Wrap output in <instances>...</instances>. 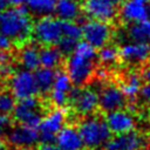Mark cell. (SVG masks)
<instances>
[{
  "label": "cell",
  "mask_w": 150,
  "mask_h": 150,
  "mask_svg": "<svg viewBox=\"0 0 150 150\" xmlns=\"http://www.w3.org/2000/svg\"><path fill=\"white\" fill-rule=\"evenodd\" d=\"M97 62L96 48L87 42H79L68 55L66 73L75 87L87 84L93 77Z\"/></svg>",
  "instance_id": "cell-1"
},
{
  "label": "cell",
  "mask_w": 150,
  "mask_h": 150,
  "mask_svg": "<svg viewBox=\"0 0 150 150\" xmlns=\"http://www.w3.org/2000/svg\"><path fill=\"white\" fill-rule=\"evenodd\" d=\"M30 13L25 6H12L0 15V33L7 36L12 43H26L33 30Z\"/></svg>",
  "instance_id": "cell-2"
},
{
  "label": "cell",
  "mask_w": 150,
  "mask_h": 150,
  "mask_svg": "<svg viewBox=\"0 0 150 150\" xmlns=\"http://www.w3.org/2000/svg\"><path fill=\"white\" fill-rule=\"evenodd\" d=\"M77 130L82 138L83 145L93 149L103 146L112 135L105 121L93 115L84 116V118L80 122Z\"/></svg>",
  "instance_id": "cell-3"
},
{
  "label": "cell",
  "mask_w": 150,
  "mask_h": 150,
  "mask_svg": "<svg viewBox=\"0 0 150 150\" xmlns=\"http://www.w3.org/2000/svg\"><path fill=\"white\" fill-rule=\"evenodd\" d=\"M32 35L42 46H56L63 35L62 20L52 15L40 16L33 23Z\"/></svg>",
  "instance_id": "cell-4"
},
{
  "label": "cell",
  "mask_w": 150,
  "mask_h": 150,
  "mask_svg": "<svg viewBox=\"0 0 150 150\" xmlns=\"http://www.w3.org/2000/svg\"><path fill=\"white\" fill-rule=\"evenodd\" d=\"M12 115L19 124H25L38 129L43 116L41 102L35 96L18 100Z\"/></svg>",
  "instance_id": "cell-5"
},
{
  "label": "cell",
  "mask_w": 150,
  "mask_h": 150,
  "mask_svg": "<svg viewBox=\"0 0 150 150\" xmlns=\"http://www.w3.org/2000/svg\"><path fill=\"white\" fill-rule=\"evenodd\" d=\"M68 103L71 104L76 114L81 116L93 115L98 108V93L90 87L71 88Z\"/></svg>",
  "instance_id": "cell-6"
},
{
  "label": "cell",
  "mask_w": 150,
  "mask_h": 150,
  "mask_svg": "<svg viewBox=\"0 0 150 150\" xmlns=\"http://www.w3.org/2000/svg\"><path fill=\"white\" fill-rule=\"evenodd\" d=\"M81 34L84 42L94 48H101L109 43L112 38V29L108 22L89 19L81 27Z\"/></svg>",
  "instance_id": "cell-7"
},
{
  "label": "cell",
  "mask_w": 150,
  "mask_h": 150,
  "mask_svg": "<svg viewBox=\"0 0 150 150\" xmlns=\"http://www.w3.org/2000/svg\"><path fill=\"white\" fill-rule=\"evenodd\" d=\"M8 79L9 91L15 97V100H22L39 94L33 71L22 68L13 71V74Z\"/></svg>",
  "instance_id": "cell-8"
},
{
  "label": "cell",
  "mask_w": 150,
  "mask_h": 150,
  "mask_svg": "<svg viewBox=\"0 0 150 150\" xmlns=\"http://www.w3.org/2000/svg\"><path fill=\"white\" fill-rule=\"evenodd\" d=\"M67 114L62 108H55L42 116V120L38 127L39 139L42 143L54 142L57 132L66 125Z\"/></svg>",
  "instance_id": "cell-9"
},
{
  "label": "cell",
  "mask_w": 150,
  "mask_h": 150,
  "mask_svg": "<svg viewBox=\"0 0 150 150\" xmlns=\"http://www.w3.org/2000/svg\"><path fill=\"white\" fill-rule=\"evenodd\" d=\"M118 15L125 23H136L150 18V0H122Z\"/></svg>",
  "instance_id": "cell-10"
},
{
  "label": "cell",
  "mask_w": 150,
  "mask_h": 150,
  "mask_svg": "<svg viewBox=\"0 0 150 150\" xmlns=\"http://www.w3.org/2000/svg\"><path fill=\"white\" fill-rule=\"evenodd\" d=\"M118 55L127 64L139 66L150 60V46L144 42L130 40L121 46Z\"/></svg>",
  "instance_id": "cell-11"
},
{
  "label": "cell",
  "mask_w": 150,
  "mask_h": 150,
  "mask_svg": "<svg viewBox=\"0 0 150 150\" xmlns=\"http://www.w3.org/2000/svg\"><path fill=\"white\" fill-rule=\"evenodd\" d=\"M145 145V137L135 130L117 134L114 137H110L104 144L105 150H142Z\"/></svg>",
  "instance_id": "cell-12"
},
{
  "label": "cell",
  "mask_w": 150,
  "mask_h": 150,
  "mask_svg": "<svg viewBox=\"0 0 150 150\" xmlns=\"http://www.w3.org/2000/svg\"><path fill=\"white\" fill-rule=\"evenodd\" d=\"M39 131L25 124H19L7 134V142L13 148H33L39 142Z\"/></svg>",
  "instance_id": "cell-13"
},
{
  "label": "cell",
  "mask_w": 150,
  "mask_h": 150,
  "mask_svg": "<svg viewBox=\"0 0 150 150\" xmlns=\"http://www.w3.org/2000/svg\"><path fill=\"white\" fill-rule=\"evenodd\" d=\"M125 103L127 97L116 84L109 83L104 86L98 94V108L104 112L122 109Z\"/></svg>",
  "instance_id": "cell-14"
},
{
  "label": "cell",
  "mask_w": 150,
  "mask_h": 150,
  "mask_svg": "<svg viewBox=\"0 0 150 150\" xmlns=\"http://www.w3.org/2000/svg\"><path fill=\"white\" fill-rule=\"evenodd\" d=\"M73 88V83L66 71H55L54 82L50 94V102L55 108H63L68 104L69 93Z\"/></svg>",
  "instance_id": "cell-15"
},
{
  "label": "cell",
  "mask_w": 150,
  "mask_h": 150,
  "mask_svg": "<svg viewBox=\"0 0 150 150\" xmlns=\"http://www.w3.org/2000/svg\"><path fill=\"white\" fill-rule=\"evenodd\" d=\"M104 121L111 134L115 135L131 131L135 129L136 125V120L134 115L130 111L124 110L123 108L107 112Z\"/></svg>",
  "instance_id": "cell-16"
},
{
  "label": "cell",
  "mask_w": 150,
  "mask_h": 150,
  "mask_svg": "<svg viewBox=\"0 0 150 150\" xmlns=\"http://www.w3.org/2000/svg\"><path fill=\"white\" fill-rule=\"evenodd\" d=\"M83 9L90 19L110 22L116 18V5L107 0H84Z\"/></svg>",
  "instance_id": "cell-17"
},
{
  "label": "cell",
  "mask_w": 150,
  "mask_h": 150,
  "mask_svg": "<svg viewBox=\"0 0 150 150\" xmlns=\"http://www.w3.org/2000/svg\"><path fill=\"white\" fill-rule=\"evenodd\" d=\"M54 141L59 150H82L84 148L77 128L73 125H64Z\"/></svg>",
  "instance_id": "cell-18"
},
{
  "label": "cell",
  "mask_w": 150,
  "mask_h": 150,
  "mask_svg": "<svg viewBox=\"0 0 150 150\" xmlns=\"http://www.w3.org/2000/svg\"><path fill=\"white\" fill-rule=\"evenodd\" d=\"M82 12L80 0H56L54 13L60 20L75 21Z\"/></svg>",
  "instance_id": "cell-19"
},
{
  "label": "cell",
  "mask_w": 150,
  "mask_h": 150,
  "mask_svg": "<svg viewBox=\"0 0 150 150\" xmlns=\"http://www.w3.org/2000/svg\"><path fill=\"white\" fill-rule=\"evenodd\" d=\"M19 63L23 69L34 71L40 67V49L32 43H23L19 52Z\"/></svg>",
  "instance_id": "cell-20"
},
{
  "label": "cell",
  "mask_w": 150,
  "mask_h": 150,
  "mask_svg": "<svg viewBox=\"0 0 150 150\" xmlns=\"http://www.w3.org/2000/svg\"><path fill=\"white\" fill-rule=\"evenodd\" d=\"M62 56V53L56 46H43V48L40 49V66L55 69L61 64Z\"/></svg>",
  "instance_id": "cell-21"
},
{
  "label": "cell",
  "mask_w": 150,
  "mask_h": 150,
  "mask_svg": "<svg viewBox=\"0 0 150 150\" xmlns=\"http://www.w3.org/2000/svg\"><path fill=\"white\" fill-rule=\"evenodd\" d=\"M127 35L132 41L144 42L150 46V18L141 22L131 23L127 30Z\"/></svg>",
  "instance_id": "cell-22"
},
{
  "label": "cell",
  "mask_w": 150,
  "mask_h": 150,
  "mask_svg": "<svg viewBox=\"0 0 150 150\" xmlns=\"http://www.w3.org/2000/svg\"><path fill=\"white\" fill-rule=\"evenodd\" d=\"M34 79L38 87V91L40 94H48L52 89L54 77H55V70L50 68H36L34 70Z\"/></svg>",
  "instance_id": "cell-23"
},
{
  "label": "cell",
  "mask_w": 150,
  "mask_h": 150,
  "mask_svg": "<svg viewBox=\"0 0 150 150\" xmlns=\"http://www.w3.org/2000/svg\"><path fill=\"white\" fill-rule=\"evenodd\" d=\"M142 82H143V80H142L141 75L136 71H131L127 75L125 80L123 81V83L121 86V90L127 98L134 100L138 96L139 89L142 87Z\"/></svg>",
  "instance_id": "cell-24"
},
{
  "label": "cell",
  "mask_w": 150,
  "mask_h": 150,
  "mask_svg": "<svg viewBox=\"0 0 150 150\" xmlns=\"http://www.w3.org/2000/svg\"><path fill=\"white\" fill-rule=\"evenodd\" d=\"M56 0H28L26 6L28 7V12L36 16L50 15L54 13Z\"/></svg>",
  "instance_id": "cell-25"
},
{
  "label": "cell",
  "mask_w": 150,
  "mask_h": 150,
  "mask_svg": "<svg viewBox=\"0 0 150 150\" xmlns=\"http://www.w3.org/2000/svg\"><path fill=\"white\" fill-rule=\"evenodd\" d=\"M118 59H120L118 49L115 46L109 45V43L101 47L100 52L97 53V60L104 66H111L116 63Z\"/></svg>",
  "instance_id": "cell-26"
},
{
  "label": "cell",
  "mask_w": 150,
  "mask_h": 150,
  "mask_svg": "<svg viewBox=\"0 0 150 150\" xmlns=\"http://www.w3.org/2000/svg\"><path fill=\"white\" fill-rule=\"evenodd\" d=\"M16 100L9 90H0V114L11 115L15 107Z\"/></svg>",
  "instance_id": "cell-27"
},
{
  "label": "cell",
  "mask_w": 150,
  "mask_h": 150,
  "mask_svg": "<svg viewBox=\"0 0 150 150\" xmlns=\"http://www.w3.org/2000/svg\"><path fill=\"white\" fill-rule=\"evenodd\" d=\"M77 43H79V41H76L74 39H70V38H67V36H62L56 46H57L59 50L62 53V55H69Z\"/></svg>",
  "instance_id": "cell-28"
},
{
  "label": "cell",
  "mask_w": 150,
  "mask_h": 150,
  "mask_svg": "<svg viewBox=\"0 0 150 150\" xmlns=\"http://www.w3.org/2000/svg\"><path fill=\"white\" fill-rule=\"evenodd\" d=\"M138 95H139L141 100L145 104H149L150 105V82H144L142 84Z\"/></svg>",
  "instance_id": "cell-29"
},
{
  "label": "cell",
  "mask_w": 150,
  "mask_h": 150,
  "mask_svg": "<svg viewBox=\"0 0 150 150\" xmlns=\"http://www.w3.org/2000/svg\"><path fill=\"white\" fill-rule=\"evenodd\" d=\"M13 64L12 62L0 63V79H8L13 74Z\"/></svg>",
  "instance_id": "cell-30"
},
{
  "label": "cell",
  "mask_w": 150,
  "mask_h": 150,
  "mask_svg": "<svg viewBox=\"0 0 150 150\" xmlns=\"http://www.w3.org/2000/svg\"><path fill=\"white\" fill-rule=\"evenodd\" d=\"M12 49V41L0 33V52L1 50H11Z\"/></svg>",
  "instance_id": "cell-31"
},
{
  "label": "cell",
  "mask_w": 150,
  "mask_h": 150,
  "mask_svg": "<svg viewBox=\"0 0 150 150\" xmlns=\"http://www.w3.org/2000/svg\"><path fill=\"white\" fill-rule=\"evenodd\" d=\"M36 150H59V148L53 142H49V143H42V144H40Z\"/></svg>",
  "instance_id": "cell-32"
},
{
  "label": "cell",
  "mask_w": 150,
  "mask_h": 150,
  "mask_svg": "<svg viewBox=\"0 0 150 150\" xmlns=\"http://www.w3.org/2000/svg\"><path fill=\"white\" fill-rule=\"evenodd\" d=\"M141 77L144 82H150V66L145 67L141 74Z\"/></svg>",
  "instance_id": "cell-33"
},
{
  "label": "cell",
  "mask_w": 150,
  "mask_h": 150,
  "mask_svg": "<svg viewBox=\"0 0 150 150\" xmlns=\"http://www.w3.org/2000/svg\"><path fill=\"white\" fill-rule=\"evenodd\" d=\"M11 6H25L28 0H7Z\"/></svg>",
  "instance_id": "cell-34"
},
{
  "label": "cell",
  "mask_w": 150,
  "mask_h": 150,
  "mask_svg": "<svg viewBox=\"0 0 150 150\" xmlns=\"http://www.w3.org/2000/svg\"><path fill=\"white\" fill-rule=\"evenodd\" d=\"M8 6H9V4L7 0H0V15L8 8Z\"/></svg>",
  "instance_id": "cell-35"
},
{
  "label": "cell",
  "mask_w": 150,
  "mask_h": 150,
  "mask_svg": "<svg viewBox=\"0 0 150 150\" xmlns=\"http://www.w3.org/2000/svg\"><path fill=\"white\" fill-rule=\"evenodd\" d=\"M0 150H6V143L1 137H0Z\"/></svg>",
  "instance_id": "cell-36"
},
{
  "label": "cell",
  "mask_w": 150,
  "mask_h": 150,
  "mask_svg": "<svg viewBox=\"0 0 150 150\" xmlns=\"http://www.w3.org/2000/svg\"><path fill=\"white\" fill-rule=\"evenodd\" d=\"M107 1H109V2H111L114 5H120L122 2V0H107Z\"/></svg>",
  "instance_id": "cell-37"
},
{
  "label": "cell",
  "mask_w": 150,
  "mask_h": 150,
  "mask_svg": "<svg viewBox=\"0 0 150 150\" xmlns=\"http://www.w3.org/2000/svg\"><path fill=\"white\" fill-rule=\"evenodd\" d=\"M82 150H83V149H82ZM84 150H100V148H94V149H93V148H87V149H84Z\"/></svg>",
  "instance_id": "cell-38"
},
{
  "label": "cell",
  "mask_w": 150,
  "mask_h": 150,
  "mask_svg": "<svg viewBox=\"0 0 150 150\" xmlns=\"http://www.w3.org/2000/svg\"><path fill=\"white\" fill-rule=\"evenodd\" d=\"M12 150H18V149H16V148H14V149H12Z\"/></svg>",
  "instance_id": "cell-39"
}]
</instances>
